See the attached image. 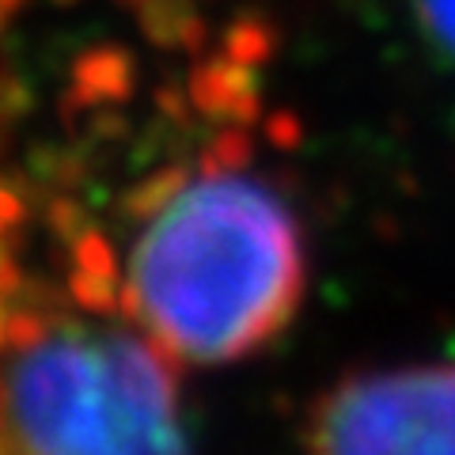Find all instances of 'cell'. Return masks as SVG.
Listing matches in <instances>:
<instances>
[{
    "instance_id": "cell-1",
    "label": "cell",
    "mask_w": 455,
    "mask_h": 455,
    "mask_svg": "<svg viewBox=\"0 0 455 455\" xmlns=\"http://www.w3.org/2000/svg\"><path fill=\"white\" fill-rule=\"evenodd\" d=\"M304 304V251L292 212L251 179L182 190L140 235L122 311L171 353L224 364L274 341Z\"/></svg>"
},
{
    "instance_id": "cell-2",
    "label": "cell",
    "mask_w": 455,
    "mask_h": 455,
    "mask_svg": "<svg viewBox=\"0 0 455 455\" xmlns=\"http://www.w3.org/2000/svg\"><path fill=\"white\" fill-rule=\"evenodd\" d=\"M179 353L160 338L65 334L27 349L12 372V418L27 455H190L175 418Z\"/></svg>"
},
{
    "instance_id": "cell-3",
    "label": "cell",
    "mask_w": 455,
    "mask_h": 455,
    "mask_svg": "<svg viewBox=\"0 0 455 455\" xmlns=\"http://www.w3.org/2000/svg\"><path fill=\"white\" fill-rule=\"evenodd\" d=\"M311 455H455V364L346 376L307 421Z\"/></svg>"
},
{
    "instance_id": "cell-4",
    "label": "cell",
    "mask_w": 455,
    "mask_h": 455,
    "mask_svg": "<svg viewBox=\"0 0 455 455\" xmlns=\"http://www.w3.org/2000/svg\"><path fill=\"white\" fill-rule=\"evenodd\" d=\"M190 99L194 110H202L209 122H259V76L254 65L235 61L232 53H217L209 61L194 65L190 73Z\"/></svg>"
},
{
    "instance_id": "cell-5",
    "label": "cell",
    "mask_w": 455,
    "mask_h": 455,
    "mask_svg": "<svg viewBox=\"0 0 455 455\" xmlns=\"http://www.w3.org/2000/svg\"><path fill=\"white\" fill-rule=\"evenodd\" d=\"M137 84L133 53L122 46H95L76 57L73 65V92L88 110L103 103H130Z\"/></svg>"
},
{
    "instance_id": "cell-6",
    "label": "cell",
    "mask_w": 455,
    "mask_h": 455,
    "mask_svg": "<svg viewBox=\"0 0 455 455\" xmlns=\"http://www.w3.org/2000/svg\"><path fill=\"white\" fill-rule=\"evenodd\" d=\"M137 20L152 46L202 53L209 42V27L197 16L194 0H145L137 8Z\"/></svg>"
},
{
    "instance_id": "cell-7",
    "label": "cell",
    "mask_w": 455,
    "mask_h": 455,
    "mask_svg": "<svg viewBox=\"0 0 455 455\" xmlns=\"http://www.w3.org/2000/svg\"><path fill=\"white\" fill-rule=\"evenodd\" d=\"M187 182H190V167L187 164H167L160 171H152L148 179L133 182V187L122 194L118 209L130 220H156L182 190H187Z\"/></svg>"
},
{
    "instance_id": "cell-8",
    "label": "cell",
    "mask_w": 455,
    "mask_h": 455,
    "mask_svg": "<svg viewBox=\"0 0 455 455\" xmlns=\"http://www.w3.org/2000/svg\"><path fill=\"white\" fill-rule=\"evenodd\" d=\"M277 50V27L262 12H239L224 31V53H232L243 65H266Z\"/></svg>"
},
{
    "instance_id": "cell-9",
    "label": "cell",
    "mask_w": 455,
    "mask_h": 455,
    "mask_svg": "<svg viewBox=\"0 0 455 455\" xmlns=\"http://www.w3.org/2000/svg\"><path fill=\"white\" fill-rule=\"evenodd\" d=\"M429 46L455 65V0H410Z\"/></svg>"
},
{
    "instance_id": "cell-10",
    "label": "cell",
    "mask_w": 455,
    "mask_h": 455,
    "mask_svg": "<svg viewBox=\"0 0 455 455\" xmlns=\"http://www.w3.org/2000/svg\"><path fill=\"white\" fill-rule=\"evenodd\" d=\"M68 292L76 296V304H80V307L99 311V315H114V311H118V304H122L118 281H114V277L88 274V269H76L73 281H68Z\"/></svg>"
},
{
    "instance_id": "cell-11",
    "label": "cell",
    "mask_w": 455,
    "mask_h": 455,
    "mask_svg": "<svg viewBox=\"0 0 455 455\" xmlns=\"http://www.w3.org/2000/svg\"><path fill=\"white\" fill-rule=\"evenodd\" d=\"M46 224H50V232L61 239V243H76L84 232H92L88 228V209H84L76 197H50L46 202Z\"/></svg>"
},
{
    "instance_id": "cell-12",
    "label": "cell",
    "mask_w": 455,
    "mask_h": 455,
    "mask_svg": "<svg viewBox=\"0 0 455 455\" xmlns=\"http://www.w3.org/2000/svg\"><path fill=\"white\" fill-rule=\"evenodd\" d=\"M35 110V92L20 73L12 68H0V122L16 125L20 118Z\"/></svg>"
},
{
    "instance_id": "cell-13",
    "label": "cell",
    "mask_w": 455,
    "mask_h": 455,
    "mask_svg": "<svg viewBox=\"0 0 455 455\" xmlns=\"http://www.w3.org/2000/svg\"><path fill=\"white\" fill-rule=\"evenodd\" d=\"M73 259H76V269H88V274L118 281V262H114L110 243L99 232H84L76 239V243H73Z\"/></svg>"
},
{
    "instance_id": "cell-14",
    "label": "cell",
    "mask_w": 455,
    "mask_h": 455,
    "mask_svg": "<svg viewBox=\"0 0 455 455\" xmlns=\"http://www.w3.org/2000/svg\"><path fill=\"white\" fill-rule=\"evenodd\" d=\"M50 334V323L42 319V311H31V307H20V311H12L8 315V346L12 349H35L42 346Z\"/></svg>"
},
{
    "instance_id": "cell-15",
    "label": "cell",
    "mask_w": 455,
    "mask_h": 455,
    "mask_svg": "<svg viewBox=\"0 0 455 455\" xmlns=\"http://www.w3.org/2000/svg\"><path fill=\"white\" fill-rule=\"evenodd\" d=\"M209 152L217 156L224 171H239V167H247V164H251V152H254L247 125H235V130L217 133V137H212V145H209Z\"/></svg>"
},
{
    "instance_id": "cell-16",
    "label": "cell",
    "mask_w": 455,
    "mask_h": 455,
    "mask_svg": "<svg viewBox=\"0 0 455 455\" xmlns=\"http://www.w3.org/2000/svg\"><path fill=\"white\" fill-rule=\"evenodd\" d=\"M88 137L92 140H125L130 137V122L118 110H88Z\"/></svg>"
},
{
    "instance_id": "cell-17",
    "label": "cell",
    "mask_w": 455,
    "mask_h": 455,
    "mask_svg": "<svg viewBox=\"0 0 455 455\" xmlns=\"http://www.w3.org/2000/svg\"><path fill=\"white\" fill-rule=\"evenodd\" d=\"M190 107H194L190 92L182 95L175 84H164V88L156 92V110H160L167 122H175V125H187V122H190Z\"/></svg>"
},
{
    "instance_id": "cell-18",
    "label": "cell",
    "mask_w": 455,
    "mask_h": 455,
    "mask_svg": "<svg viewBox=\"0 0 455 455\" xmlns=\"http://www.w3.org/2000/svg\"><path fill=\"white\" fill-rule=\"evenodd\" d=\"M266 137L274 140L277 148H296L304 140V125L296 122V114H289V110H277L274 118L266 122Z\"/></svg>"
},
{
    "instance_id": "cell-19",
    "label": "cell",
    "mask_w": 455,
    "mask_h": 455,
    "mask_svg": "<svg viewBox=\"0 0 455 455\" xmlns=\"http://www.w3.org/2000/svg\"><path fill=\"white\" fill-rule=\"evenodd\" d=\"M23 220H27V202L20 197V190H12V187H0V232H8V235H20Z\"/></svg>"
},
{
    "instance_id": "cell-20",
    "label": "cell",
    "mask_w": 455,
    "mask_h": 455,
    "mask_svg": "<svg viewBox=\"0 0 455 455\" xmlns=\"http://www.w3.org/2000/svg\"><path fill=\"white\" fill-rule=\"evenodd\" d=\"M8 315H12V311L0 307V346H8Z\"/></svg>"
},
{
    "instance_id": "cell-21",
    "label": "cell",
    "mask_w": 455,
    "mask_h": 455,
    "mask_svg": "<svg viewBox=\"0 0 455 455\" xmlns=\"http://www.w3.org/2000/svg\"><path fill=\"white\" fill-rule=\"evenodd\" d=\"M114 4H118V8H140L145 0H114Z\"/></svg>"
},
{
    "instance_id": "cell-22",
    "label": "cell",
    "mask_w": 455,
    "mask_h": 455,
    "mask_svg": "<svg viewBox=\"0 0 455 455\" xmlns=\"http://www.w3.org/2000/svg\"><path fill=\"white\" fill-rule=\"evenodd\" d=\"M4 20H8V8H4V0H0V31H4Z\"/></svg>"
},
{
    "instance_id": "cell-23",
    "label": "cell",
    "mask_w": 455,
    "mask_h": 455,
    "mask_svg": "<svg viewBox=\"0 0 455 455\" xmlns=\"http://www.w3.org/2000/svg\"><path fill=\"white\" fill-rule=\"evenodd\" d=\"M20 4H23V0H4V8H8V12H16Z\"/></svg>"
},
{
    "instance_id": "cell-24",
    "label": "cell",
    "mask_w": 455,
    "mask_h": 455,
    "mask_svg": "<svg viewBox=\"0 0 455 455\" xmlns=\"http://www.w3.org/2000/svg\"><path fill=\"white\" fill-rule=\"evenodd\" d=\"M57 4H73V0H57Z\"/></svg>"
},
{
    "instance_id": "cell-25",
    "label": "cell",
    "mask_w": 455,
    "mask_h": 455,
    "mask_svg": "<svg viewBox=\"0 0 455 455\" xmlns=\"http://www.w3.org/2000/svg\"><path fill=\"white\" fill-rule=\"evenodd\" d=\"M0 398H4V395H0Z\"/></svg>"
}]
</instances>
